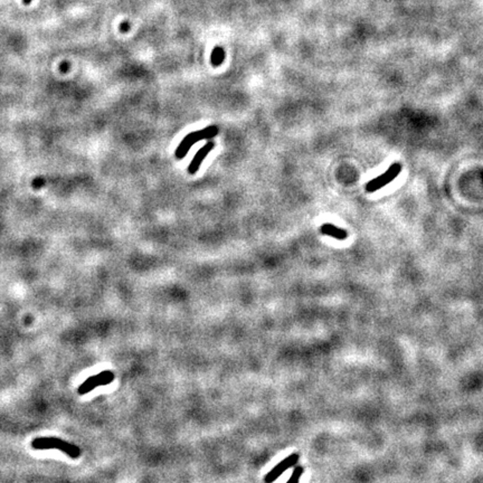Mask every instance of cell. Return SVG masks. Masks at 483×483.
<instances>
[{
    "label": "cell",
    "instance_id": "6da1fadb",
    "mask_svg": "<svg viewBox=\"0 0 483 483\" xmlns=\"http://www.w3.org/2000/svg\"><path fill=\"white\" fill-rule=\"evenodd\" d=\"M31 448L35 450H60L72 459H77L81 455V450L76 445L58 437H37L31 442Z\"/></svg>",
    "mask_w": 483,
    "mask_h": 483
},
{
    "label": "cell",
    "instance_id": "7a4b0ae2",
    "mask_svg": "<svg viewBox=\"0 0 483 483\" xmlns=\"http://www.w3.org/2000/svg\"><path fill=\"white\" fill-rule=\"evenodd\" d=\"M217 133H218L217 126L211 125L208 127H205L203 130L195 131V132H191L189 134H187L185 138L182 139L179 147L176 150V158L177 159L185 158V156L188 153L190 148L193 147L196 142H198V141L204 139H212L215 135H217Z\"/></svg>",
    "mask_w": 483,
    "mask_h": 483
},
{
    "label": "cell",
    "instance_id": "3957f363",
    "mask_svg": "<svg viewBox=\"0 0 483 483\" xmlns=\"http://www.w3.org/2000/svg\"><path fill=\"white\" fill-rule=\"evenodd\" d=\"M400 171H402V166H400V163H397V162L393 163V165H391L388 169L384 172V174L367 182L366 190L368 193H373V191L379 190L380 188H382V187L388 185L389 182L393 181L396 177L399 175Z\"/></svg>",
    "mask_w": 483,
    "mask_h": 483
},
{
    "label": "cell",
    "instance_id": "277c9868",
    "mask_svg": "<svg viewBox=\"0 0 483 483\" xmlns=\"http://www.w3.org/2000/svg\"><path fill=\"white\" fill-rule=\"evenodd\" d=\"M113 380H115V373L110 370L102 371L98 373V375H94L92 377L88 378V379H86L83 384L79 387L77 393L80 395H85L88 394L89 391L97 388V387L111 384Z\"/></svg>",
    "mask_w": 483,
    "mask_h": 483
},
{
    "label": "cell",
    "instance_id": "5b68a950",
    "mask_svg": "<svg viewBox=\"0 0 483 483\" xmlns=\"http://www.w3.org/2000/svg\"><path fill=\"white\" fill-rule=\"evenodd\" d=\"M298 461H299V454L298 453L291 454L290 457L284 459L283 461L277 464V466L274 469H272V470L266 475V477H265V479H264V481H265L266 483H270V482L275 481L277 479V478L283 475L284 471L288 470V469H290L291 467L295 466V464H297Z\"/></svg>",
    "mask_w": 483,
    "mask_h": 483
},
{
    "label": "cell",
    "instance_id": "8992f818",
    "mask_svg": "<svg viewBox=\"0 0 483 483\" xmlns=\"http://www.w3.org/2000/svg\"><path fill=\"white\" fill-rule=\"evenodd\" d=\"M215 147V143L214 142H207L206 144L204 145L203 148H200L197 153L195 154V157L193 158V160H191L190 162V165L188 167V172L191 175H194L196 174L199 170V168H200V165H202L203 161H204V159L206 158L208 156V153L212 151V149Z\"/></svg>",
    "mask_w": 483,
    "mask_h": 483
},
{
    "label": "cell",
    "instance_id": "52a82bcc",
    "mask_svg": "<svg viewBox=\"0 0 483 483\" xmlns=\"http://www.w3.org/2000/svg\"><path fill=\"white\" fill-rule=\"evenodd\" d=\"M320 232L323 235L331 236V238L337 239V240H346L348 238V233L345 230H341L339 227H337L335 225L330 224V223H326L320 227Z\"/></svg>",
    "mask_w": 483,
    "mask_h": 483
},
{
    "label": "cell",
    "instance_id": "ba28073f",
    "mask_svg": "<svg viewBox=\"0 0 483 483\" xmlns=\"http://www.w3.org/2000/svg\"><path fill=\"white\" fill-rule=\"evenodd\" d=\"M225 60V51L222 47H215L212 52L211 61L214 66H220Z\"/></svg>",
    "mask_w": 483,
    "mask_h": 483
},
{
    "label": "cell",
    "instance_id": "9c48e42d",
    "mask_svg": "<svg viewBox=\"0 0 483 483\" xmlns=\"http://www.w3.org/2000/svg\"><path fill=\"white\" fill-rule=\"evenodd\" d=\"M302 475H303V468L297 467L294 469L292 476H291V478L288 480V483H298Z\"/></svg>",
    "mask_w": 483,
    "mask_h": 483
},
{
    "label": "cell",
    "instance_id": "30bf717a",
    "mask_svg": "<svg viewBox=\"0 0 483 483\" xmlns=\"http://www.w3.org/2000/svg\"><path fill=\"white\" fill-rule=\"evenodd\" d=\"M43 185H44V180L43 179L38 178V179L34 180V187H35V188H40V187H42Z\"/></svg>",
    "mask_w": 483,
    "mask_h": 483
},
{
    "label": "cell",
    "instance_id": "8fae6325",
    "mask_svg": "<svg viewBox=\"0 0 483 483\" xmlns=\"http://www.w3.org/2000/svg\"><path fill=\"white\" fill-rule=\"evenodd\" d=\"M68 67H70V65H68L67 62H64L63 64H61V71L64 73H66L68 71Z\"/></svg>",
    "mask_w": 483,
    "mask_h": 483
},
{
    "label": "cell",
    "instance_id": "7c38bea8",
    "mask_svg": "<svg viewBox=\"0 0 483 483\" xmlns=\"http://www.w3.org/2000/svg\"><path fill=\"white\" fill-rule=\"evenodd\" d=\"M120 29H121V31H123V33H124V31L129 30V25H127V22H122Z\"/></svg>",
    "mask_w": 483,
    "mask_h": 483
},
{
    "label": "cell",
    "instance_id": "4fadbf2b",
    "mask_svg": "<svg viewBox=\"0 0 483 483\" xmlns=\"http://www.w3.org/2000/svg\"><path fill=\"white\" fill-rule=\"evenodd\" d=\"M22 2H24V4H29L31 2V0H22Z\"/></svg>",
    "mask_w": 483,
    "mask_h": 483
}]
</instances>
